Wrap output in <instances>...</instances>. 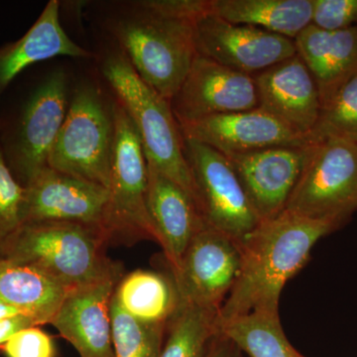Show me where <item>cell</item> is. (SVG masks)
Instances as JSON below:
<instances>
[{
  "label": "cell",
  "mask_w": 357,
  "mask_h": 357,
  "mask_svg": "<svg viewBox=\"0 0 357 357\" xmlns=\"http://www.w3.org/2000/svg\"><path fill=\"white\" fill-rule=\"evenodd\" d=\"M340 227L286 210L260 222L241 243V270L220 307L218 325L251 312L279 314L286 284L307 264L319 239Z\"/></svg>",
  "instance_id": "6da1fadb"
},
{
  "label": "cell",
  "mask_w": 357,
  "mask_h": 357,
  "mask_svg": "<svg viewBox=\"0 0 357 357\" xmlns=\"http://www.w3.org/2000/svg\"><path fill=\"white\" fill-rule=\"evenodd\" d=\"M110 244L102 229L70 222H27L3 259L41 270L69 288L123 276V268L107 257ZM2 259V260H3Z\"/></svg>",
  "instance_id": "7a4b0ae2"
},
{
  "label": "cell",
  "mask_w": 357,
  "mask_h": 357,
  "mask_svg": "<svg viewBox=\"0 0 357 357\" xmlns=\"http://www.w3.org/2000/svg\"><path fill=\"white\" fill-rule=\"evenodd\" d=\"M102 70L139 135L148 165L177 183L198 204L184 138L170 102L138 76L121 51L107 56Z\"/></svg>",
  "instance_id": "3957f363"
},
{
  "label": "cell",
  "mask_w": 357,
  "mask_h": 357,
  "mask_svg": "<svg viewBox=\"0 0 357 357\" xmlns=\"http://www.w3.org/2000/svg\"><path fill=\"white\" fill-rule=\"evenodd\" d=\"M134 6L132 15L115 23V38L138 76L171 102L198 55L195 22Z\"/></svg>",
  "instance_id": "277c9868"
},
{
  "label": "cell",
  "mask_w": 357,
  "mask_h": 357,
  "mask_svg": "<svg viewBox=\"0 0 357 357\" xmlns=\"http://www.w3.org/2000/svg\"><path fill=\"white\" fill-rule=\"evenodd\" d=\"M114 143V102L95 84H79L69 102L48 167L109 190Z\"/></svg>",
  "instance_id": "5b68a950"
},
{
  "label": "cell",
  "mask_w": 357,
  "mask_h": 357,
  "mask_svg": "<svg viewBox=\"0 0 357 357\" xmlns=\"http://www.w3.org/2000/svg\"><path fill=\"white\" fill-rule=\"evenodd\" d=\"M115 143L109 187L107 232L110 243L152 241L159 243L147 208L146 157L126 110L114 102Z\"/></svg>",
  "instance_id": "8992f818"
},
{
  "label": "cell",
  "mask_w": 357,
  "mask_h": 357,
  "mask_svg": "<svg viewBox=\"0 0 357 357\" xmlns=\"http://www.w3.org/2000/svg\"><path fill=\"white\" fill-rule=\"evenodd\" d=\"M310 146L286 211L342 225L357 211V143L328 140Z\"/></svg>",
  "instance_id": "52a82bcc"
},
{
  "label": "cell",
  "mask_w": 357,
  "mask_h": 357,
  "mask_svg": "<svg viewBox=\"0 0 357 357\" xmlns=\"http://www.w3.org/2000/svg\"><path fill=\"white\" fill-rule=\"evenodd\" d=\"M184 143L204 222L243 243L260 220L229 158L203 143Z\"/></svg>",
  "instance_id": "ba28073f"
},
{
  "label": "cell",
  "mask_w": 357,
  "mask_h": 357,
  "mask_svg": "<svg viewBox=\"0 0 357 357\" xmlns=\"http://www.w3.org/2000/svg\"><path fill=\"white\" fill-rule=\"evenodd\" d=\"M241 265L239 241L204 225L171 270L180 303L220 311L234 288Z\"/></svg>",
  "instance_id": "9c48e42d"
},
{
  "label": "cell",
  "mask_w": 357,
  "mask_h": 357,
  "mask_svg": "<svg viewBox=\"0 0 357 357\" xmlns=\"http://www.w3.org/2000/svg\"><path fill=\"white\" fill-rule=\"evenodd\" d=\"M68 107L67 76L63 70H54L28 100L7 153L8 166L23 187L48 167Z\"/></svg>",
  "instance_id": "30bf717a"
},
{
  "label": "cell",
  "mask_w": 357,
  "mask_h": 357,
  "mask_svg": "<svg viewBox=\"0 0 357 357\" xmlns=\"http://www.w3.org/2000/svg\"><path fill=\"white\" fill-rule=\"evenodd\" d=\"M24 188V223H77L102 229L109 239L107 188L50 167L35 176Z\"/></svg>",
  "instance_id": "8fae6325"
},
{
  "label": "cell",
  "mask_w": 357,
  "mask_h": 357,
  "mask_svg": "<svg viewBox=\"0 0 357 357\" xmlns=\"http://www.w3.org/2000/svg\"><path fill=\"white\" fill-rule=\"evenodd\" d=\"M195 42L199 55L251 76L297 55L292 39L211 13L195 22Z\"/></svg>",
  "instance_id": "7c38bea8"
},
{
  "label": "cell",
  "mask_w": 357,
  "mask_h": 357,
  "mask_svg": "<svg viewBox=\"0 0 357 357\" xmlns=\"http://www.w3.org/2000/svg\"><path fill=\"white\" fill-rule=\"evenodd\" d=\"M170 103L178 126L259 107L255 77L199 54Z\"/></svg>",
  "instance_id": "4fadbf2b"
},
{
  "label": "cell",
  "mask_w": 357,
  "mask_h": 357,
  "mask_svg": "<svg viewBox=\"0 0 357 357\" xmlns=\"http://www.w3.org/2000/svg\"><path fill=\"white\" fill-rule=\"evenodd\" d=\"M310 147H270L227 156L260 222L272 220L286 210Z\"/></svg>",
  "instance_id": "5bb4252c"
},
{
  "label": "cell",
  "mask_w": 357,
  "mask_h": 357,
  "mask_svg": "<svg viewBox=\"0 0 357 357\" xmlns=\"http://www.w3.org/2000/svg\"><path fill=\"white\" fill-rule=\"evenodd\" d=\"M178 126L184 139L203 143L225 156L307 145L303 136L260 107L213 115Z\"/></svg>",
  "instance_id": "9a60e30c"
},
{
  "label": "cell",
  "mask_w": 357,
  "mask_h": 357,
  "mask_svg": "<svg viewBox=\"0 0 357 357\" xmlns=\"http://www.w3.org/2000/svg\"><path fill=\"white\" fill-rule=\"evenodd\" d=\"M122 277L72 289L52 319L79 357H114L110 304Z\"/></svg>",
  "instance_id": "2e32d148"
},
{
  "label": "cell",
  "mask_w": 357,
  "mask_h": 357,
  "mask_svg": "<svg viewBox=\"0 0 357 357\" xmlns=\"http://www.w3.org/2000/svg\"><path fill=\"white\" fill-rule=\"evenodd\" d=\"M260 109L306 137L321 103L311 72L298 55L255 75Z\"/></svg>",
  "instance_id": "e0dca14e"
},
{
  "label": "cell",
  "mask_w": 357,
  "mask_h": 357,
  "mask_svg": "<svg viewBox=\"0 0 357 357\" xmlns=\"http://www.w3.org/2000/svg\"><path fill=\"white\" fill-rule=\"evenodd\" d=\"M147 208L170 270L180 264L185 249L204 222L191 195L148 165Z\"/></svg>",
  "instance_id": "ac0fdd59"
},
{
  "label": "cell",
  "mask_w": 357,
  "mask_h": 357,
  "mask_svg": "<svg viewBox=\"0 0 357 357\" xmlns=\"http://www.w3.org/2000/svg\"><path fill=\"white\" fill-rule=\"evenodd\" d=\"M294 42L314 77L321 107L357 76V26L326 31L311 24Z\"/></svg>",
  "instance_id": "d6986e66"
},
{
  "label": "cell",
  "mask_w": 357,
  "mask_h": 357,
  "mask_svg": "<svg viewBox=\"0 0 357 357\" xmlns=\"http://www.w3.org/2000/svg\"><path fill=\"white\" fill-rule=\"evenodd\" d=\"M60 2H48L35 24L22 38L0 48V93L35 63L58 56L89 58L93 54L68 36L60 23Z\"/></svg>",
  "instance_id": "ffe728a7"
},
{
  "label": "cell",
  "mask_w": 357,
  "mask_h": 357,
  "mask_svg": "<svg viewBox=\"0 0 357 357\" xmlns=\"http://www.w3.org/2000/svg\"><path fill=\"white\" fill-rule=\"evenodd\" d=\"M70 290L37 268L0 260V300L40 326L51 324Z\"/></svg>",
  "instance_id": "44dd1931"
},
{
  "label": "cell",
  "mask_w": 357,
  "mask_h": 357,
  "mask_svg": "<svg viewBox=\"0 0 357 357\" xmlns=\"http://www.w3.org/2000/svg\"><path fill=\"white\" fill-rule=\"evenodd\" d=\"M312 0H210V13L222 20L292 40L312 24Z\"/></svg>",
  "instance_id": "7402d4cb"
},
{
  "label": "cell",
  "mask_w": 357,
  "mask_h": 357,
  "mask_svg": "<svg viewBox=\"0 0 357 357\" xmlns=\"http://www.w3.org/2000/svg\"><path fill=\"white\" fill-rule=\"evenodd\" d=\"M114 296L122 310L148 324L167 325L180 306L172 277L148 270L123 275Z\"/></svg>",
  "instance_id": "603a6c76"
},
{
  "label": "cell",
  "mask_w": 357,
  "mask_h": 357,
  "mask_svg": "<svg viewBox=\"0 0 357 357\" xmlns=\"http://www.w3.org/2000/svg\"><path fill=\"white\" fill-rule=\"evenodd\" d=\"M218 332L249 357H305L289 342L279 314L251 312L218 325Z\"/></svg>",
  "instance_id": "cb8c5ba5"
},
{
  "label": "cell",
  "mask_w": 357,
  "mask_h": 357,
  "mask_svg": "<svg viewBox=\"0 0 357 357\" xmlns=\"http://www.w3.org/2000/svg\"><path fill=\"white\" fill-rule=\"evenodd\" d=\"M218 324V310L180 303L175 316L167 324L159 357H206Z\"/></svg>",
  "instance_id": "d4e9b609"
},
{
  "label": "cell",
  "mask_w": 357,
  "mask_h": 357,
  "mask_svg": "<svg viewBox=\"0 0 357 357\" xmlns=\"http://www.w3.org/2000/svg\"><path fill=\"white\" fill-rule=\"evenodd\" d=\"M114 357H159L167 325L148 324L122 310L112 296L110 304Z\"/></svg>",
  "instance_id": "484cf974"
},
{
  "label": "cell",
  "mask_w": 357,
  "mask_h": 357,
  "mask_svg": "<svg viewBox=\"0 0 357 357\" xmlns=\"http://www.w3.org/2000/svg\"><path fill=\"white\" fill-rule=\"evenodd\" d=\"M328 140L357 143V76L321 107L318 121L305 137L307 145Z\"/></svg>",
  "instance_id": "4316f807"
},
{
  "label": "cell",
  "mask_w": 357,
  "mask_h": 357,
  "mask_svg": "<svg viewBox=\"0 0 357 357\" xmlns=\"http://www.w3.org/2000/svg\"><path fill=\"white\" fill-rule=\"evenodd\" d=\"M25 188L18 182L0 147V260L24 225Z\"/></svg>",
  "instance_id": "83f0119b"
},
{
  "label": "cell",
  "mask_w": 357,
  "mask_h": 357,
  "mask_svg": "<svg viewBox=\"0 0 357 357\" xmlns=\"http://www.w3.org/2000/svg\"><path fill=\"white\" fill-rule=\"evenodd\" d=\"M312 24L338 31L357 26V0H312Z\"/></svg>",
  "instance_id": "f1b7e54d"
},
{
  "label": "cell",
  "mask_w": 357,
  "mask_h": 357,
  "mask_svg": "<svg viewBox=\"0 0 357 357\" xmlns=\"http://www.w3.org/2000/svg\"><path fill=\"white\" fill-rule=\"evenodd\" d=\"M6 357H56L53 337L40 326H30L13 335L0 347Z\"/></svg>",
  "instance_id": "f546056e"
},
{
  "label": "cell",
  "mask_w": 357,
  "mask_h": 357,
  "mask_svg": "<svg viewBox=\"0 0 357 357\" xmlns=\"http://www.w3.org/2000/svg\"><path fill=\"white\" fill-rule=\"evenodd\" d=\"M136 3L167 17L192 22L210 13V0H144Z\"/></svg>",
  "instance_id": "4dcf8cb0"
},
{
  "label": "cell",
  "mask_w": 357,
  "mask_h": 357,
  "mask_svg": "<svg viewBox=\"0 0 357 357\" xmlns=\"http://www.w3.org/2000/svg\"><path fill=\"white\" fill-rule=\"evenodd\" d=\"M36 326H40L34 319L25 316V314L2 319L0 321V347L6 344L9 338L20 331Z\"/></svg>",
  "instance_id": "1f68e13d"
},
{
  "label": "cell",
  "mask_w": 357,
  "mask_h": 357,
  "mask_svg": "<svg viewBox=\"0 0 357 357\" xmlns=\"http://www.w3.org/2000/svg\"><path fill=\"white\" fill-rule=\"evenodd\" d=\"M241 352L220 332L211 340L206 357H241Z\"/></svg>",
  "instance_id": "d6a6232c"
},
{
  "label": "cell",
  "mask_w": 357,
  "mask_h": 357,
  "mask_svg": "<svg viewBox=\"0 0 357 357\" xmlns=\"http://www.w3.org/2000/svg\"><path fill=\"white\" fill-rule=\"evenodd\" d=\"M22 314L20 310L16 309L3 301L0 300V321L4 319L13 318V317L20 316ZM28 317V316H27Z\"/></svg>",
  "instance_id": "836d02e7"
}]
</instances>
